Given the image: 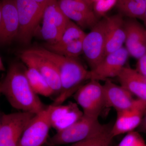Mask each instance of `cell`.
Returning a JSON list of instances; mask_svg holds the SVG:
<instances>
[{
  "label": "cell",
  "instance_id": "cell-6",
  "mask_svg": "<svg viewBox=\"0 0 146 146\" xmlns=\"http://www.w3.org/2000/svg\"><path fill=\"white\" fill-rule=\"evenodd\" d=\"M35 115L23 111L3 114L0 119V146H18L24 130Z\"/></svg>",
  "mask_w": 146,
  "mask_h": 146
},
{
  "label": "cell",
  "instance_id": "cell-30",
  "mask_svg": "<svg viewBox=\"0 0 146 146\" xmlns=\"http://www.w3.org/2000/svg\"><path fill=\"white\" fill-rule=\"evenodd\" d=\"M141 123H142V129L146 133V110Z\"/></svg>",
  "mask_w": 146,
  "mask_h": 146
},
{
  "label": "cell",
  "instance_id": "cell-17",
  "mask_svg": "<svg viewBox=\"0 0 146 146\" xmlns=\"http://www.w3.org/2000/svg\"><path fill=\"white\" fill-rule=\"evenodd\" d=\"M117 77L120 85L138 99L146 101V77L125 66Z\"/></svg>",
  "mask_w": 146,
  "mask_h": 146
},
{
  "label": "cell",
  "instance_id": "cell-4",
  "mask_svg": "<svg viewBox=\"0 0 146 146\" xmlns=\"http://www.w3.org/2000/svg\"><path fill=\"white\" fill-rule=\"evenodd\" d=\"M18 10L20 28L17 39L27 45L36 33L44 8L33 0H14Z\"/></svg>",
  "mask_w": 146,
  "mask_h": 146
},
{
  "label": "cell",
  "instance_id": "cell-27",
  "mask_svg": "<svg viewBox=\"0 0 146 146\" xmlns=\"http://www.w3.org/2000/svg\"><path fill=\"white\" fill-rule=\"evenodd\" d=\"M117 146H146V144L140 134L133 131L128 132Z\"/></svg>",
  "mask_w": 146,
  "mask_h": 146
},
{
  "label": "cell",
  "instance_id": "cell-33",
  "mask_svg": "<svg viewBox=\"0 0 146 146\" xmlns=\"http://www.w3.org/2000/svg\"><path fill=\"white\" fill-rule=\"evenodd\" d=\"M92 2H93V1H94V0H92Z\"/></svg>",
  "mask_w": 146,
  "mask_h": 146
},
{
  "label": "cell",
  "instance_id": "cell-20",
  "mask_svg": "<svg viewBox=\"0 0 146 146\" xmlns=\"http://www.w3.org/2000/svg\"><path fill=\"white\" fill-rule=\"evenodd\" d=\"M116 6L119 13L123 16L143 20L146 11L145 0H117Z\"/></svg>",
  "mask_w": 146,
  "mask_h": 146
},
{
  "label": "cell",
  "instance_id": "cell-8",
  "mask_svg": "<svg viewBox=\"0 0 146 146\" xmlns=\"http://www.w3.org/2000/svg\"><path fill=\"white\" fill-rule=\"evenodd\" d=\"M51 111V105L35 115L24 130L18 146H42L46 143L52 127Z\"/></svg>",
  "mask_w": 146,
  "mask_h": 146
},
{
  "label": "cell",
  "instance_id": "cell-10",
  "mask_svg": "<svg viewBox=\"0 0 146 146\" xmlns=\"http://www.w3.org/2000/svg\"><path fill=\"white\" fill-rule=\"evenodd\" d=\"M61 10L82 29H91L99 21L93 7L84 0H58Z\"/></svg>",
  "mask_w": 146,
  "mask_h": 146
},
{
  "label": "cell",
  "instance_id": "cell-18",
  "mask_svg": "<svg viewBox=\"0 0 146 146\" xmlns=\"http://www.w3.org/2000/svg\"><path fill=\"white\" fill-rule=\"evenodd\" d=\"M52 105V126L57 131L62 130L72 124L83 116V112L76 104L68 105Z\"/></svg>",
  "mask_w": 146,
  "mask_h": 146
},
{
  "label": "cell",
  "instance_id": "cell-13",
  "mask_svg": "<svg viewBox=\"0 0 146 146\" xmlns=\"http://www.w3.org/2000/svg\"><path fill=\"white\" fill-rule=\"evenodd\" d=\"M146 110V101L138 99L133 107L117 112V118L111 129L114 137L133 131L141 124Z\"/></svg>",
  "mask_w": 146,
  "mask_h": 146
},
{
  "label": "cell",
  "instance_id": "cell-5",
  "mask_svg": "<svg viewBox=\"0 0 146 146\" xmlns=\"http://www.w3.org/2000/svg\"><path fill=\"white\" fill-rule=\"evenodd\" d=\"M73 96L82 109L83 115L88 117L98 119L106 106L103 85L97 80H90Z\"/></svg>",
  "mask_w": 146,
  "mask_h": 146
},
{
  "label": "cell",
  "instance_id": "cell-25",
  "mask_svg": "<svg viewBox=\"0 0 146 146\" xmlns=\"http://www.w3.org/2000/svg\"><path fill=\"white\" fill-rule=\"evenodd\" d=\"M83 39L76 40L63 46L53 49L50 51L66 57L77 58L83 54Z\"/></svg>",
  "mask_w": 146,
  "mask_h": 146
},
{
  "label": "cell",
  "instance_id": "cell-23",
  "mask_svg": "<svg viewBox=\"0 0 146 146\" xmlns=\"http://www.w3.org/2000/svg\"><path fill=\"white\" fill-rule=\"evenodd\" d=\"M111 129L112 127L105 125L101 130L93 136L69 146H110L113 138Z\"/></svg>",
  "mask_w": 146,
  "mask_h": 146
},
{
  "label": "cell",
  "instance_id": "cell-19",
  "mask_svg": "<svg viewBox=\"0 0 146 146\" xmlns=\"http://www.w3.org/2000/svg\"><path fill=\"white\" fill-rule=\"evenodd\" d=\"M42 20L54 24L63 33L71 21L61 10L58 0H51L47 4L44 9Z\"/></svg>",
  "mask_w": 146,
  "mask_h": 146
},
{
  "label": "cell",
  "instance_id": "cell-24",
  "mask_svg": "<svg viewBox=\"0 0 146 146\" xmlns=\"http://www.w3.org/2000/svg\"><path fill=\"white\" fill-rule=\"evenodd\" d=\"M39 32L42 39L49 44L57 42L63 34V32L54 24L44 21H42Z\"/></svg>",
  "mask_w": 146,
  "mask_h": 146
},
{
  "label": "cell",
  "instance_id": "cell-21",
  "mask_svg": "<svg viewBox=\"0 0 146 146\" xmlns=\"http://www.w3.org/2000/svg\"><path fill=\"white\" fill-rule=\"evenodd\" d=\"M25 74L33 90L37 95L49 97L54 94L47 80L35 68L27 67Z\"/></svg>",
  "mask_w": 146,
  "mask_h": 146
},
{
  "label": "cell",
  "instance_id": "cell-31",
  "mask_svg": "<svg viewBox=\"0 0 146 146\" xmlns=\"http://www.w3.org/2000/svg\"><path fill=\"white\" fill-rule=\"evenodd\" d=\"M0 70L1 71H5V68L3 59L1 57L0 58Z\"/></svg>",
  "mask_w": 146,
  "mask_h": 146
},
{
  "label": "cell",
  "instance_id": "cell-28",
  "mask_svg": "<svg viewBox=\"0 0 146 146\" xmlns=\"http://www.w3.org/2000/svg\"><path fill=\"white\" fill-rule=\"evenodd\" d=\"M138 60L136 70L141 74L146 77V54Z\"/></svg>",
  "mask_w": 146,
  "mask_h": 146
},
{
  "label": "cell",
  "instance_id": "cell-9",
  "mask_svg": "<svg viewBox=\"0 0 146 146\" xmlns=\"http://www.w3.org/2000/svg\"><path fill=\"white\" fill-rule=\"evenodd\" d=\"M19 55L20 59L27 67L35 68L44 78L54 94L58 96L60 94L61 83L60 76L57 68L50 60L36 51L34 48L22 51Z\"/></svg>",
  "mask_w": 146,
  "mask_h": 146
},
{
  "label": "cell",
  "instance_id": "cell-2",
  "mask_svg": "<svg viewBox=\"0 0 146 146\" xmlns=\"http://www.w3.org/2000/svg\"><path fill=\"white\" fill-rule=\"evenodd\" d=\"M34 48L36 51L54 64L60 76L61 91L52 105L62 104L83 85L84 82L90 80V71L88 70L77 58L63 56L45 48Z\"/></svg>",
  "mask_w": 146,
  "mask_h": 146
},
{
  "label": "cell",
  "instance_id": "cell-32",
  "mask_svg": "<svg viewBox=\"0 0 146 146\" xmlns=\"http://www.w3.org/2000/svg\"><path fill=\"white\" fill-rule=\"evenodd\" d=\"M145 4H146V11H145V17H144V18L143 20V21L144 23H145V25L146 26V0H145Z\"/></svg>",
  "mask_w": 146,
  "mask_h": 146
},
{
  "label": "cell",
  "instance_id": "cell-12",
  "mask_svg": "<svg viewBox=\"0 0 146 146\" xmlns=\"http://www.w3.org/2000/svg\"><path fill=\"white\" fill-rule=\"evenodd\" d=\"M20 28L19 16L14 0H2L0 3V42L8 44L17 39Z\"/></svg>",
  "mask_w": 146,
  "mask_h": 146
},
{
  "label": "cell",
  "instance_id": "cell-16",
  "mask_svg": "<svg viewBox=\"0 0 146 146\" xmlns=\"http://www.w3.org/2000/svg\"><path fill=\"white\" fill-rule=\"evenodd\" d=\"M103 85L106 107L113 108L119 112L129 109L135 104L137 99H134L132 94L121 85H117L109 79Z\"/></svg>",
  "mask_w": 146,
  "mask_h": 146
},
{
  "label": "cell",
  "instance_id": "cell-22",
  "mask_svg": "<svg viewBox=\"0 0 146 146\" xmlns=\"http://www.w3.org/2000/svg\"><path fill=\"white\" fill-rule=\"evenodd\" d=\"M86 35L83 29L72 21H70L63 31L59 40L52 44H46L45 48L50 50L53 49L63 46L76 40L83 39Z\"/></svg>",
  "mask_w": 146,
  "mask_h": 146
},
{
  "label": "cell",
  "instance_id": "cell-14",
  "mask_svg": "<svg viewBox=\"0 0 146 146\" xmlns=\"http://www.w3.org/2000/svg\"><path fill=\"white\" fill-rule=\"evenodd\" d=\"M125 48L129 56L139 59L146 54V30L137 19H125Z\"/></svg>",
  "mask_w": 146,
  "mask_h": 146
},
{
  "label": "cell",
  "instance_id": "cell-11",
  "mask_svg": "<svg viewBox=\"0 0 146 146\" xmlns=\"http://www.w3.org/2000/svg\"><path fill=\"white\" fill-rule=\"evenodd\" d=\"M129 55L125 47L105 56L98 65L90 70V80H106L117 76L125 67Z\"/></svg>",
  "mask_w": 146,
  "mask_h": 146
},
{
  "label": "cell",
  "instance_id": "cell-7",
  "mask_svg": "<svg viewBox=\"0 0 146 146\" xmlns=\"http://www.w3.org/2000/svg\"><path fill=\"white\" fill-rule=\"evenodd\" d=\"M106 16L86 34L83 40V54L86 62L93 70L105 56Z\"/></svg>",
  "mask_w": 146,
  "mask_h": 146
},
{
  "label": "cell",
  "instance_id": "cell-3",
  "mask_svg": "<svg viewBox=\"0 0 146 146\" xmlns=\"http://www.w3.org/2000/svg\"><path fill=\"white\" fill-rule=\"evenodd\" d=\"M104 126L100 123L98 119L83 115L72 124L57 131L47 143L50 146L75 143L93 136L101 130Z\"/></svg>",
  "mask_w": 146,
  "mask_h": 146
},
{
  "label": "cell",
  "instance_id": "cell-1",
  "mask_svg": "<svg viewBox=\"0 0 146 146\" xmlns=\"http://www.w3.org/2000/svg\"><path fill=\"white\" fill-rule=\"evenodd\" d=\"M26 68L19 63L11 64L1 82L0 92L13 108L36 114L47 106L31 88L26 75Z\"/></svg>",
  "mask_w": 146,
  "mask_h": 146
},
{
  "label": "cell",
  "instance_id": "cell-15",
  "mask_svg": "<svg viewBox=\"0 0 146 146\" xmlns=\"http://www.w3.org/2000/svg\"><path fill=\"white\" fill-rule=\"evenodd\" d=\"M123 17L119 13L112 16H106L105 56L123 47L125 41Z\"/></svg>",
  "mask_w": 146,
  "mask_h": 146
},
{
  "label": "cell",
  "instance_id": "cell-26",
  "mask_svg": "<svg viewBox=\"0 0 146 146\" xmlns=\"http://www.w3.org/2000/svg\"><path fill=\"white\" fill-rule=\"evenodd\" d=\"M117 0H94L93 7L94 12L98 18H101L105 16L106 14L116 6Z\"/></svg>",
  "mask_w": 146,
  "mask_h": 146
},
{
  "label": "cell",
  "instance_id": "cell-29",
  "mask_svg": "<svg viewBox=\"0 0 146 146\" xmlns=\"http://www.w3.org/2000/svg\"><path fill=\"white\" fill-rule=\"evenodd\" d=\"M33 1L40 5L43 8H44L45 6L51 0H33Z\"/></svg>",
  "mask_w": 146,
  "mask_h": 146
}]
</instances>
